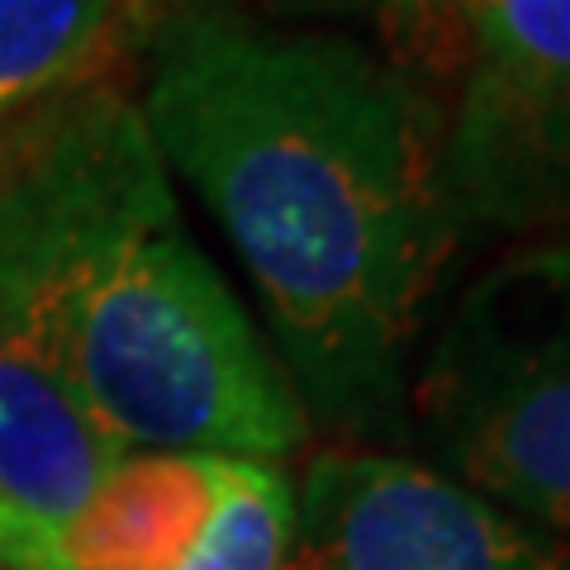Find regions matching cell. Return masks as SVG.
Listing matches in <instances>:
<instances>
[{
  "label": "cell",
  "mask_w": 570,
  "mask_h": 570,
  "mask_svg": "<svg viewBox=\"0 0 570 570\" xmlns=\"http://www.w3.org/2000/svg\"><path fill=\"white\" fill-rule=\"evenodd\" d=\"M124 0H0V124L71 91L115 39Z\"/></svg>",
  "instance_id": "8"
},
{
  "label": "cell",
  "mask_w": 570,
  "mask_h": 570,
  "mask_svg": "<svg viewBox=\"0 0 570 570\" xmlns=\"http://www.w3.org/2000/svg\"><path fill=\"white\" fill-rule=\"evenodd\" d=\"M138 110L238 247L299 409L337 433H395L428 299L466 234L442 105L337 33L176 10Z\"/></svg>",
  "instance_id": "1"
},
{
  "label": "cell",
  "mask_w": 570,
  "mask_h": 570,
  "mask_svg": "<svg viewBox=\"0 0 570 570\" xmlns=\"http://www.w3.org/2000/svg\"><path fill=\"white\" fill-rule=\"evenodd\" d=\"M285 570H570V547L433 466L333 448L295 490Z\"/></svg>",
  "instance_id": "5"
},
{
  "label": "cell",
  "mask_w": 570,
  "mask_h": 570,
  "mask_svg": "<svg viewBox=\"0 0 570 570\" xmlns=\"http://www.w3.org/2000/svg\"><path fill=\"white\" fill-rule=\"evenodd\" d=\"M129 456L0 324V570H48L58 532Z\"/></svg>",
  "instance_id": "6"
},
{
  "label": "cell",
  "mask_w": 570,
  "mask_h": 570,
  "mask_svg": "<svg viewBox=\"0 0 570 570\" xmlns=\"http://www.w3.org/2000/svg\"><path fill=\"white\" fill-rule=\"evenodd\" d=\"M219 456L129 452L86 499L48 570H176L214 509Z\"/></svg>",
  "instance_id": "7"
},
{
  "label": "cell",
  "mask_w": 570,
  "mask_h": 570,
  "mask_svg": "<svg viewBox=\"0 0 570 570\" xmlns=\"http://www.w3.org/2000/svg\"><path fill=\"white\" fill-rule=\"evenodd\" d=\"M281 20H371L385 62L409 81L466 77L475 43V0H262Z\"/></svg>",
  "instance_id": "10"
},
{
  "label": "cell",
  "mask_w": 570,
  "mask_h": 570,
  "mask_svg": "<svg viewBox=\"0 0 570 570\" xmlns=\"http://www.w3.org/2000/svg\"><path fill=\"white\" fill-rule=\"evenodd\" d=\"M442 176L461 228L570 224V0H475Z\"/></svg>",
  "instance_id": "4"
},
{
  "label": "cell",
  "mask_w": 570,
  "mask_h": 570,
  "mask_svg": "<svg viewBox=\"0 0 570 570\" xmlns=\"http://www.w3.org/2000/svg\"><path fill=\"white\" fill-rule=\"evenodd\" d=\"M409 400L466 490L570 528V238L494 262L442 318Z\"/></svg>",
  "instance_id": "3"
},
{
  "label": "cell",
  "mask_w": 570,
  "mask_h": 570,
  "mask_svg": "<svg viewBox=\"0 0 570 570\" xmlns=\"http://www.w3.org/2000/svg\"><path fill=\"white\" fill-rule=\"evenodd\" d=\"M0 324L124 452L276 461L309 438L115 91L71 86L0 153Z\"/></svg>",
  "instance_id": "2"
},
{
  "label": "cell",
  "mask_w": 570,
  "mask_h": 570,
  "mask_svg": "<svg viewBox=\"0 0 570 570\" xmlns=\"http://www.w3.org/2000/svg\"><path fill=\"white\" fill-rule=\"evenodd\" d=\"M295 532V485L272 461L219 456L214 509L176 570H285Z\"/></svg>",
  "instance_id": "9"
}]
</instances>
